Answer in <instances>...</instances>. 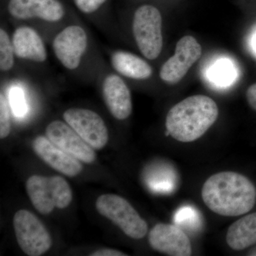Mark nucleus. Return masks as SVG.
I'll list each match as a JSON object with an SVG mask.
<instances>
[{
    "label": "nucleus",
    "mask_w": 256,
    "mask_h": 256,
    "mask_svg": "<svg viewBox=\"0 0 256 256\" xmlns=\"http://www.w3.org/2000/svg\"><path fill=\"white\" fill-rule=\"evenodd\" d=\"M32 204L42 214H50L55 208L64 210L73 200L72 188L60 176L32 175L26 183Z\"/></svg>",
    "instance_id": "obj_3"
},
{
    "label": "nucleus",
    "mask_w": 256,
    "mask_h": 256,
    "mask_svg": "<svg viewBox=\"0 0 256 256\" xmlns=\"http://www.w3.org/2000/svg\"><path fill=\"white\" fill-rule=\"evenodd\" d=\"M9 102L13 114L18 118H22L28 112V105L24 92L18 86L11 88L9 94Z\"/></svg>",
    "instance_id": "obj_22"
},
{
    "label": "nucleus",
    "mask_w": 256,
    "mask_h": 256,
    "mask_svg": "<svg viewBox=\"0 0 256 256\" xmlns=\"http://www.w3.org/2000/svg\"><path fill=\"white\" fill-rule=\"evenodd\" d=\"M148 240L150 246L162 254L172 256L192 255L190 238L178 226L156 224L150 232Z\"/></svg>",
    "instance_id": "obj_11"
},
{
    "label": "nucleus",
    "mask_w": 256,
    "mask_h": 256,
    "mask_svg": "<svg viewBox=\"0 0 256 256\" xmlns=\"http://www.w3.org/2000/svg\"><path fill=\"white\" fill-rule=\"evenodd\" d=\"M226 240L234 250H242L256 244V212L232 224L227 230Z\"/></svg>",
    "instance_id": "obj_17"
},
{
    "label": "nucleus",
    "mask_w": 256,
    "mask_h": 256,
    "mask_svg": "<svg viewBox=\"0 0 256 256\" xmlns=\"http://www.w3.org/2000/svg\"><path fill=\"white\" fill-rule=\"evenodd\" d=\"M64 119L94 149H102L108 142L107 126L97 112L73 108L64 112Z\"/></svg>",
    "instance_id": "obj_7"
},
{
    "label": "nucleus",
    "mask_w": 256,
    "mask_h": 256,
    "mask_svg": "<svg viewBox=\"0 0 256 256\" xmlns=\"http://www.w3.org/2000/svg\"><path fill=\"white\" fill-rule=\"evenodd\" d=\"M14 233L20 248L30 256H40L52 246L50 232L40 218L30 210L16 212L13 220Z\"/></svg>",
    "instance_id": "obj_6"
},
{
    "label": "nucleus",
    "mask_w": 256,
    "mask_h": 256,
    "mask_svg": "<svg viewBox=\"0 0 256 256\" xmlns=\"http://www.w3.org/2000/svg\"><path fill=\"white\" fill-rule=\"evenodd\" d=\"M210 82L216 86L226 88L232 85L237 78V70L232 60L227 58L217 60L207 72Z\"/></svg>",
    "instance_id": "obj_18"
},
{
    "label": "nucleus",
    "mask_w": 256,
    "mask_h": 256,
    "mask_svg": "<svg viewBox=\"0 0 256 256\" xmlns=\"http://www.w3.org/2000/svg\"><path fill=\"white\" fill-rule=\"evenodd\" d=\"M202 200L217 214L238 216L255 206L256 188L249 178L234 172H222L210 176L204 184Z\"/></svg>",
    "instance_id": "obj_1"
},
{
    "label": "nucleus",
    "mask_w": 256,
    "mask_h": 256,
    "mask_svg": "<svg viewBox=\"0 0 256 256\" xmlns=\"http://www.w3.org/2000/svg\"><path fill=\"white\" fill-rule=\"evenodd\" d=\"M11 130L9 102L4 94H0V138L4 139Z\"/></svg>",
    "instance_id": "obj_23"
},
{
    "label": "nucleus",
    "mask_w": 256,
    "mask_h": 256,
    "mask_svg": "<svg viewBox=\"0 0 256 256\" xmlns=\"http://www.w3.org/2000/svg\"><path fill=\"white\" fill-rule=\"evenodd\" d=\"M32 148L43 161L62 174L74 178L82 172L80 160L60 149L47 137L38 136L35 138Z\"/></svg>",
    "instance_id": "obj_13"
},
{
    "label": "nucleus",
    "mask_w": 256,
    "mask_h": 256,
    "mask_svg": "<svg viewBox=\"0 0 256 256\" xmlns=\"http://www.w3.org/2000/svg\"><path fill=\"white\" fill-rule=\"evenodd\" d=\"M76 6L85 14L95 12L107 0H74Z\"/></svg>",
    "instance_id": "obj_24"
},
{
    "label": "nucleus",
    "mask_w": 256,
    "mask_h": 256,
    "mask_svg": "<svg viewBox=\"0 0 256 256\" xmlns=\"http://www.w3.org/2000/svg\"><path fill=\"white\" fill-rule=\"evenodd\" d=\"M46 136L60 149L82 162L92 164L96 159L94 148L66 122L60 120L50 122L47 126Z\"/></svg>",
    "instance_id": "obj_10"
},
{
    "label": "nucleus",
    "mask_w": 256,
    "mask_h": 256,
    "mask_svg": "<svg viewBox=\"0 0 256 256\" xmlns=\"http://www.w3.org/2000/svg\"><path fill=\"white\" fill-rule=\"evenodd\" d=\"M218 116V108L213 99L204 95L190 96L170 109L166 130L178 142H194L214 124Z\"/></svg>",
    "instance_id": "obj_2"
},
{
    "label": "nucleus",
    "mask_w": 256,
    "mask_h": 256,
    "mask_svg": "<svg viewBox=\"0 0 256 256\" xmlns=\"http://www.w3.org/2000/svg\"><path fill=\"white\" fill-rule=\"evenodd\" d=\"M96 208L100 215L118 226L130 238L141 239L148 233L146 220L122 196L112 194L101 195L96 200Z\"/></svg>",
    "instance_id": "obj_4"
},
{
    "label": "nucleus",
    "mask_w": 256,
    "mask_h": 256,
    "mask_svg": "<svg viewBox=\"0 0 256 256\" xmlns=\"http://www.w3.org/2000/svg\"><path fill=\"white\" fill-rule=\"evenodd\" d=\"M174 222L176 226L188 230H198L202 226L201 216L196 208L192 206H184L176 212Z\"/></svg>",
    "instance_id": "obj_19"
},
{
    "label": "nucleus",
    "mask_w": 256,
    "mask_h": 256,
    "mask_svg": "<svg viewBox=\"0 0 256 256\" xmlns=\"http://www.w3.org/2000/svg\"><path fill=\"white\" fill-rule=\"evenodd\" d=\"M15 55L22 60L43 63L47 60V50L43 40L34 28L20 26L12 35Z\"/></svg>",
    "instance_id": "obj_15"
},
{
    "label": "nucleus",
    "mask_w": 256,
    "mask_h": 256,
    "mask_svg": "<svg viewBox=\"0 0 256 256\" xmlns=\"http://www.w3.org/2000/svg\"><path fill=\"white\" fill-rule=\"evenodd\" d=\"M202 54L201 44L194 37L183 36L176 44L174 56L161 67L160 78L171 85L181 82L192 66L201 57Z\"/></svg>",
    "instance_id": "obj_8"
},
{
    "label": "nucleus",
    "mask_w": 256,
    "mask_h": 256,
    "mask_svg": "<svg viewBox=\"0 0 256 256\" xmlns=\"http://www.w3.org/2000/svg\"><path fill=\"white\" fill-rule=\"evenodd\" d=\"M110 62L118 73L127 78L146 80L152 75L150 65L130 52L117 50L111 56Z\"/></svg>",
    "instance_id": "obj_16"
},
{
    "label": "nucleus",
    "mask_w": 256,
    "mask_h": 256,
    "mask_svg": "<svg viewBox=\"0 0 256 256\" xmlns=\"http://www.w3.org/2000/svg\"><path fill=\"white\" fill-rule=\"evenodd\" d=\"M8 11L16 20L37 18L50 22L60 21L65 14L58 0H10Z\"/></svg>",
    "instance_id": "obj_12"
},
{
    "label": "nucleus",
    "mask_w": 256,
    "mask_h": 256,
    "mask_svg": "<svg viewBox=\"0 0 256 256\" xmlns=\"http://www.w3.org/2000/svg\"><path fill=\"white\" fill-rule=\"evenodd\" d=\"M158 174H154L150 180V186L158 192L169 193L174 190L176 176L174 170L169 168L158 170Z\"/></svg>",
    "instance_id": "obj_21"
},
{
    "label": "nucleus",
    "mask_w": 256,
    "mask_h": 256,
    "mask_svg": "<svg viewBox=\"0 0 256 256\" xmlns=\"http://www.w3.org/2000/svg\"><path fill=\"white\" fill-rule=\"evenodd\" d=\"M162 18L158 8L144 4L138 8L132 21V32L139 50L146 58L159 57L163 46Z\"/></svg>",
    "instance_id": "obj_5"
},
{
    "label": "nucleus",
    "mask_w": 256,
    "mask_h": 256,
    "mask_svg": "<svg viewBox=\"0 0 256 256\" xmlns=\"http://www.w3.org/2000/svg\"><path fill=\"white\" fill-rule=\"evenodd\" d=\"M252 50H254V52L256 53V32L252 37Z\"/></svg>",
    "instance_id": "obj_27"
},
{
    "label": "nucleus",
    "mask_w": 256,
    "mask_h": 256,
    "mask_svg": "<svg viewBox=\"0 0 256 256\" xmlns=\"http://www.w3.org/2000/svg\"><path fill=\"white\" fill-rule=\"evenodd\" d=\"M90 256H126L127 254L112 248H102L92 252Z\"/></svg>",
    "instance_id": "obj_25"
},
{
    "label": "nucleus",
    "mask_w": 256,
    "mask_h": 256,
    "mask_svg": "<svg viewBox=\"0 0 256 256\" xmlns=\"http://www.w3.org/2000/svg\"><path fill=\"white\" fill-rule=\"evenodd\" d=\"M246 99L249 106L256 110V84H252L248 88Z\"/></svg>",
    "instance_id": "obj_26"
},
{
    "label": "nucleus",
    "mask_w": 256,
    "mask_h": 256,
    "mask_svg": "<svg viewBox=\"0 0 256 256\" xmlns=\"http://www.w3.org/2000/svg\"><path fill=\"white\" fill-rule=\"evenodd\" d=\"M14 50L12 41L4 28L0 30V69L9 72L14 66Z\"/></svg>",
    "instance_id": "obj_20"
},
{
    "label": "nucleus",
    "mask_w": 256,
    "mask_h": 256,
    "mask_svg": "<svg viewBox=\"0 0 256 256\" xmlns=\"http://www.w3.org/2000/svg\"><path fill=\"white\" fill-rule=\"evenodd\" d=\"M102 95L108 109L114 118L124 120L132 114L130 90L121 77L110 74L104 79Z\"/></svg>",
    "instance_id": "obj_14"
},
{
    "label": "nucleus",
    "mask_w": 256,
    "mask_h": 256,
    "mask_svg": "<svg viewBox=\"0 0 256 256\" xmlns=\"http://www.w3.org/2000/svg\"><path fill=\"white\" fill-rule=\"evenodd\" d=\"M87 47L86 32L78 25H70L64 28L52 44L56 57L68 70L78 68Z\"/></svg>",
    "instance_id": "obj_9"
}]
</instances>
